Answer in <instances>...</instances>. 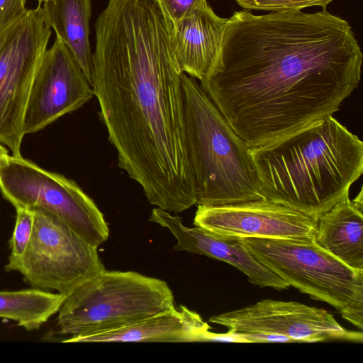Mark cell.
I'll return each mask as SVG.
<instances>
[{"instance_id": "1", "label": "cell", "mask_w": 363, "mask_h": 363, "mask_svg": "<svg viewBox=\"0 0 363 363\" xmlns=\"http://www.w3.org/2000/svg\"><path fill=\"white\" fill-rule=\"evenodd\" d=\"M363 55L328 11H235L200 84L250 148L331 116L358 87Z\"/></svg>"}, {"instance_id": "2", "label": "cell", "mask_w": 363, "mask_h": 363, "mask_svg": "<svg viewBox=\"0 0 363 363\" xmlns=\"http://www.w3.org/2000/svg\"><path fill=\"white\" fill-rule=\"evenodd\" d=\"M91 87L118 167L169 213L196 204L180 70L156 0H108L95 23Z\"/></svg>"}, {"instance_id": "3", "label": "cell", "mask_w": 363, "mask_h": 363, "mask_svg": "<svg viewBox=\"0 0 363 363\" xmlns=\"http://www.w3.org/2000/svg\"><path fill=\"white\" fill-rule=\"evenodd\" d=\"M263 197L318 218L363 172V143L333 116L250 148Z\"/></svg>"}, {"instance_id": "4", "label": "cell", "mask_w": 363, "mask_h": 363, "mask_svg": "<svg viewBox=\"0 0 363 363\" xmlns=\"http://www.w3.org/2000/svg\"><path fill=\"white\" fill-rule=\"evenodd\" d=\"M182 82L196 204L219 206L264 199L249 145L195 78L183 72Z\"/></svg>"}, {"instance_id": "5", "label": "cell", "mask_w": 363, "mask_h": 363, "mask_svg": "<svg viewBox=\"0 0 363 363\" xmlns=\"http://www.w3.org/2000/svg\"><path fill=\"white\" fill-rule=\"evenodd\" d=\"M175 306L162 279L105 269L67 294L57 315L59 333L70 337L109 331Z\"/></svg>"}, {"instance_id": "6", "label": "cell", "mask_w": 363, "mask_h": 363, "mask_svg": "<svg viewBox=\"0 0 363 363\" xmlns=\"http://www.w3.org/2000/svg\"><path fill=\"white\" fill-rule=\"evenodd\" d=\"M252 255L289 286L325 302L363 328V271L354 270L313 239L240 238Z\"/></svg>"}, {"instance_id": "7", "label": "cell", "mask_w": 363, "mask_h": 363, "mask_svg": "<svg viewBox=\"0 0 363 363\" xmlns=\"http://www.w3.org/2000/svg\"><path fill=\"white\" fill-rule=\"evenodd\" d=\"M51 35L41 4L0 27V144L13 156H21L26 106Z\"/></svg>"}, {"instance_id": "8", "label": "cell", "mask_w": 363, "mask_h": 363, "mask_svg": "<svg viewBox=\"0 0 363 363\" xmlns=\"http://www.w3.org/2000/svg\"><path fill=\"white\" fill-rule=\"evenodd\" d=\"M34 223L28 246L5 269L19 272L31 287L66 296L105 268L98 247L91 245L57 216L33 209Z\"/></svg>"}, {"instance_id": "9", "label": "cell", "mask_w": 363, "mask_h": 363, "mask_svg": "<svg viewBox=\"0 0 363 363\" xmlns=\"http://www.w3.org/2000/svg\"><path fill=\"white\" fill-rule=\"evenodd\" d=\"M0 191L14 207L43 209L98 247L109 229L94 201L73 180L22 156L9 155L0 166Z\"/></svg>"}, {"instance_id": "10", "label": "cell", "mask_w": 363, "mask_h": 363, "mask_svg": "<svg viewBox=\"0 0 363 363\" xmlns=\"http://www.w3.org/2000/svg\"><path fill=\"white\" fill-rule=\"evenodd\" d=\"M209 321L226 327L225 333L235 342L250 334L286 336L293 342L363 341L361 330H347L328 311L296 301L264 299L213 315Z\"/></svg>"}, {"instance_id": "11", "label": "cell", "mask_w": 363, "mask_h": 363, "mask_svg": "<svg viewBox=\"0 0 363 363\" xmlns=\"http://www.w3.org/2000/svg\"><path fill=\"white\" fill-rule=\"evenodd\" d=\"M93 96L82 69L63 42L55 37L33 81L23 116L24 135L36 133L79 109Z\"/></svg>"}, {"instance_id": "12", "label": "cell", "mask_w": 363, "mask_h": 363, "mask_svg": "<svg viewBox=\"0 0 363 363\" xmlns=\"http://www.w3.org/2000/svg\"><path fill=\"white\" fill-rule=\"evenodd\" d=\"M318 218L263 199L219 206H198L194 225L238 238L313 239Z\"/></svg>"}, {"instance_id": "13", "label": "cell", "mask_w": 363, "mask_h": 363, "mask_svg": "<svg viewBox=\"0 0 363 363\" xmlns=\"http://www.w3.org/2000/svg\"><path fill=\"white\" fill-rule=\"evenodd\" d=\"M150 220L167 228L177 240L175 251L205 255L227 262L245 274L250 283L276 290L289 286L259 262L248 250L240 238L219 235L199 227L189 228L177 216L159 208L152 211Z\"/></svg>"}, {"instance_id": "14", "label": "cell", "mask_w": 363, "mask_h": 363, "mask_svg": "<svg viewBox=\"0 0 363 363\" xmlns=\"http://www.w3.org/2000/svg\"><path fill=\"white\" fill-rule=\"evenodd\" d=\"M228 20L218 16L206 2L174 26L167 21L172 50L182 72L199 81L211 72Z\"/></svg>"}, {"instance_id": "15", "label": "cell", "mask_w": 363, "mask_h": 363, "mask_svg": "<svg viewBox=\"0 0 363 363\" xmlns=\"http://www.w3.org/2000/svg\"><path fill=\"white\" fill-rule=\"evenodd\" d=\"M211 328L201 315L180 306L109 331L69 337L63 342H203Z\"/></svg>"}, {"instance_id": "16", "label": "cell", "mask_w": 363, "mask_h": 363, "mask_svg": "<svg viewBox=\"0 0 363 363\" xmlns=\"http://www.w3.org/2000/svg\"><path fill=\"white\" fill-rule=\"evenodd\" d=\"M362 189L350 200L345 197L317 220L314 242L357 271H363Z\"/></svg>"}, {"instance_id": "17", "label": "cell", "mask_w": 363, "mask_h": 363, "mask_svg": "<svg viewBox=\"0 0 363 363\" xmlns=\"http://www.w3.org/2000/svg\"><path fill=\"white\" fill-rule=\"evenodd\" d=\"M43 9L55 31L82 69L90 85L93 53L89 41L91 0H46Z\"/></svg>"}, {"instance_id": "18", "label": "cell", "mask_w": 363, "mask_h": 363, "mask_svg": "<svg viewBox=\"0 0 363 363\" xmlns=\"http://www.w3.org/2000/svg\"><path fill=\"white\" fill-rule=\"evenodd\" d=\"M65 296L33 288L0 291V318L12 320L27 330L39 329L58 312Z\"/></svg>"}, {"instance_id": "19", "label": "cell", "mask_w": 363, "mask_h": 363, "mask_svg": "<svg viewBox=\"0 0 363 363\" xmlns=\"http://www.w3.org/2000/svg\"><path fill=\"white\" fill-rule=\"evenodd\" d=\"M12 236L9 240L11 254L9 259H18L24 253L32 235L34 213L32 209L18 207Z\"/></svg>"}, {"instance_id": "20", "label": "cell", "mask_w": 363, "mask_h": 363, "mask_svg": "<svg viewBox=\"0 0 363 363\" xmlns=\"http://www.w3.org/2000/svg\"><path fill=\"white\" fill-rule=\"evenodd\" d=\"M333 0H235L242 8L272 12L301 11L304 8H326Z\"/></svg>"}, {"instance_id": "21", "label": "cell", "mask_w": 363, "mask_h": 363, "mask_svg": "<svg viewBox=\"0 0 363 363\" xmlns=\"http://www.w3.org/2000/svg\"><path fill=\"white\" fill-rule=\"evenodd\" d=\"M170 26H174L206 0H156Z\"/></svg>"}, {"instance_id": "22", "label": "cell", "mask_w": 363, "mask_h": 363, "mask_svg": "<svg viewBox=\"0 0 363 363\" xmlns=\"http://www.w3.org/2000/svg\"><path fill=\"white\" fill-rule=\"evenodd\" d=\"M27 0H0V27L23 13Z\"/></svg>"}, {"instance_id": "23", "label": "cell", "mask_w": 363, "mask_h": 363, "mask_svg": "<svg viewBox=\"0 0 363 363\" xmlns=\"http://www.w3.org/2000/svg\"><path fill=\"white\" fill-rule=\"evenodd\" d=\"M9 155L8 150L4 145L0 144V166L5 162Z\"/></svg>"}, {"instance_id": "24", "label": "cell", "mask_w": 363, "mask_h": 363, "mask_svg": "<svg viewBox=\"0 0 363 363\" xmlns=\"http://www.w3.org/2000/svg\"><path fill=\"white\" fill-rule=\"evenodd\" d=\"M38 1V4H43L44 1H45L46 0H37Z\"/></svg>"}]
</instances>
